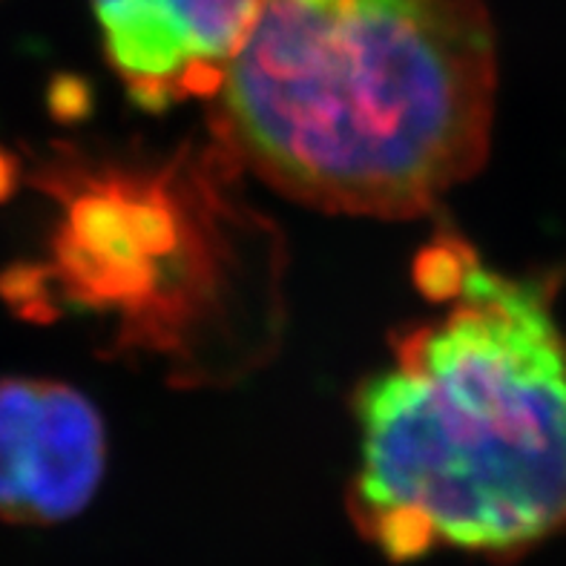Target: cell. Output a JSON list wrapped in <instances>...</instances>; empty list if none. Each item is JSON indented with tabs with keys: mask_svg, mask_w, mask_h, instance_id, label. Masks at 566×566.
Returning <instances> with one entry per match:
<instances>
[{
	"mask_svg": "<svg viewBox=\"0 0 566 566\" xmlns=\"http://www.w3.org/2000/svg\"><path fill=\"white\" fill-rule=\"evenodd\" d=\"M495 93L483 0H259L208 129L287 199L400 222L481 170Z\"/></svg>",
	"mask_w": 566,
	"mask_h": 566,
	"instance_id": "cell-2",
	"label": "cell"
},
{
	"mask_svg": "<svg viewBox=\"0 0 566 566\" xmlns=\"http://www.w3.org/2000/svg\"><path fill=\"white\" fill-rule=\"evenodd\" d=\"M244 167L205 138L142 150L55 144L32 181L55 208L46 256L0 276L23 316H93L113 357L179 386H228L282 337V239L244 205Z\"/></svg>",
	"mask_w": 566,
	"mask_h": 566,
	"instance_id": "cell-3",
	"label": "cell"
},
{
	"mask_svg": "<svg viewBox=\"0 0 566 566\" xmlns=\"http://www.w3.org/2000/svg\"><path fill=\"white\" fill-rule=\"evenodd\" d=\"M107 472V429L70 382L0 380V521L64 524L93 503Z\"/></svg>",
	"mask_w": 566,
	"mask_h": 566,
	"instance_id": "cell-4",
	"label": "cell"
},
{
	"mask_svg": "<svg viewBox=\"0 0 566 566\" xmlns=\"http://www.w3.org/2000/svg\"><path fill=\"white\" fill-rule=\"evenodd\" d=\"M415 280L440 305L391 337L354 397L348 512L388 560H512L566 530V334L549 280L489 268L440 230Z\"/></svg>",
	"mask_w": 566,
	"mask_h": 566,
	"instance_id": "cell-1",
	"label": "cell"
},
{
	"mask_svg": "<svg viewBox=\"0 0 566 566\" xmlns=\"http://www.w3.org/2000/svg\"><path fill=\"white\" fill-rule=\"evenodd\" d=\"M256 9L259 0H93L115 78L147 113L210 104Z\"/></svg>",
	"mask_w": 566,
	"mask_h": 566,
	"instance_id": "cell-5",
	"label": "cell"
},
{
	"mask_svg": "<svg viewBox=\"0 0 566 566\" xmlns=\"http://www.w3.org/2000/svg\"><path fill=\"white\" fill-rule=\"evenodd\" d=\"M14 179H18V165H14V158L7 156V153H0V199L12 190Z\"/></svg>",
	"mask_w": 566,
	"mask_h": 566,
	"instance_id": "cell-6",
	"label": "cell"
}]
</instances>
